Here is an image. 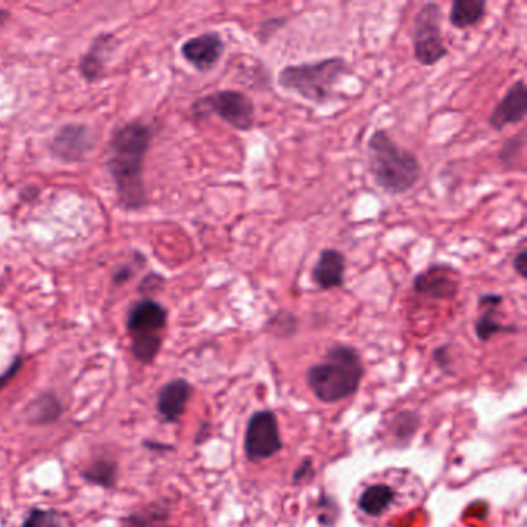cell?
<instances>
[{
	"label": "cell",
	"instance_id": "15",
	"mask_svg": "<svg viewBox=\"0 0 527 527\" xmlns=\"http://www.w3.org/2000/svg\"><path fill=\"white\" fill-rule=\"evenodd\" d=\"M504 302V297L501 294L487 293L483 294L478 300V306L483 310L477 322H475V332L479 341L487 342L490 337H494L496 332H516L513 326L501 325L500 322L495 319V313L498 306Z\"/></svg>",
	"mask_w": 527,
	"mask_h": 527
},
{
	"label": "cell",
	"instance_id": "19",
	"mask_svg": "<svg viewBox=\"0 0 527 527\" xmlns=\"http://www.w3.org/2000/svg\"><path fill=\"white\" fill-rule=\"evenodd\" d=\"M82 478L95 486H101L104 489H112L116 483L118 468L114 461L98 459L92 462L86 470H82Z\"/></svg>",
	"mask_w": 527,
	"mask_h": 527
},
{
	"label": "cell",
	"instance_id": "5",
	"mask_svg": "<svg viewBox=\"0 0 527 527\" xmlns=\"http://www.w3.org/2000/svg\"><path fill=\"white\" fill-rule=\"evenodd\" d=\"M194 114L204 118L215 114L235 131L250 132L256 124V104L245 92L218 90L195 101Z\"/></svg>",
	"mask_w": 527,
	"mask_h": 527
},
{
	"label": "cell",
	"instance_id": "13",
	"mask_svg": "<svg viewBox=\"0 0 527 527\" xmlns=\"http://www.w3.org/2000/svg\"><path fill=\"white\" fill-rule=\"evenodd\" d=\"M168 323V311L157 300L142 299L132 308L127 330L132 336H155Z\"/></svg>",
	"mask_w": 527,
	"mask_h": 527
},
{
	"label": "cell",
	"instance_id": "8",
	"mask_svg": "<svg viewBox=\"0 0 527 527\" xmlns=\"http://www.w3.org/2000/svg\"><path fill=\"white\" fill-rule=\"evenodd\" d=\"M459 272L449 263H432L416 274L412 289L433 300H455L459 293Z\"/></svg>",
	"mask_w": 527,
	"mask_h": 527
},
{
	"label": "cell",
	"instance_id": "7",
	"mask_svg": "<svg viewBox=\"0 0 527 527\" xmlns=\"http://www.w3.org/2000/svg\"><path fill=\"white\" fill-rule=\"evenodd\" d=\"M282 447L276 414L269 410H261L252 414L245 436L248 459L252 462L263 461L277 455Z\"/></svg>",
	"mask_w": 527,
	"mask_h": 527
},
{
	"label": "cell",
	"instance_id": "14",
	"mask_svg": "<svg viewBox=\"0 0 527 527\" xmlns=\"http://www.w3.org/2000/svg\"><path fill=\"white\" fill-rule=\"evenodd\" d=\"M191 395V386L185 379L168 382L158 393V413L161 414L166 423H177L185 414Z\"/></svg>",
	"mask_w": 527,
	"mask_h": 527
},
{
	"label": "cell",
	"instance_id": "3",
	"mask_svg": "<svg viewBox=\"0 0 527 527\" xmlns=\"http://www.w3.org/2000/svg\"><path fill=\"white\" fill-rule=\"evenodd\" d=\"M364 365L358 350L337 343L326 351L321 364L308 370V386L322 403H337L358 392Z\"/></svg>",
	"mask_w": 527,
	"mask_h": 527
},
{
	"label": "cell",
	"instance_id": "17",
	"mask_svg": "<svg viewBox=\"0 0 527 527\" xmlns=\"http://www.w3.org/2000/svg\"><path fill=\"white\" fill-rule=\"evenodd\" d=\"M395 492L386 484H375L362 492L359 498L360 511L370 516H377L392 505Z\"/></svg>",
	"mask_w": 527,
	"mask_h": 527
},
{
	"label": "cell",
	"instance_id": "6",
	"mask_svg": "<svg viewBox=\"0 0 527 527\" xmlns=\"http://www.w3.org/2000/svg\"><path fill=\"white\" fill-rule=\"evenodd\" d=\"M413 56L423 67H433L449 56V49L442 38V10L435 2L419 8L414 16Z\"/></svg>",
	"mask_w": 527,
	"mask_h": 527
},
{
	"label": "cell",
	"instance_id": "20",
	"mask_svg": "<svg viewBox=\"0 0 527 527\" xmlns=\"http://www.w3.org/2000/svg\"><path fill=\"white\" fill-rule=\"evenodd\" d=\"M163 345L161 334L155 336H132V353L136 360L141 364H150L159 353V348Z\"/></svg>",
	"mask_w": 527,
	"mask_h": 527
},
{
	"label": "cell",
	"instance_id": "25",
	"mask_svg": "<svg viewBox=\"0 0 527 527\" xmlns=\"http://www.w3.org/2000/svg\"><path fill=\"white\" fill-rule=\"evenodd\" d=\"M512 267L515 269L516 274L522 278L527 277V250H522L512 261Z\"/></svg>",
	"mask_w": 527,
	"mask_h": 527
},
{
	"label": "cell",
	"instance_id": "4",
	"mask_svg": "<svg viewBox=\"0 0 527 527\" xmlns=\"http://www.w3.org/2000/svg\"><path fill=\"white\" fill-rule=\"evenodd\" d=\"M350 73L347 59L332 56L323 59L291 64L278 73V86L315 105L330 103L334 88Z\"/></svg>",
	"mask_w": 527,
	"mask_h": 527
},
{
	"label": "cell",
	"instance_id": "10",
	"mask_svg": "<svg viewBox=\"0 0 527 527\" xmlns=\"http://www.w3.org/2000/svg\"><path fill=\"white\" fill-rule=\"evenodd\" d=\"M527 114V87L522 79L513 82L500 103L495 105L487 124L495 132H501L509 125L522 124Z\"/></svg>",
	"mask_w": 527,
	"mask_h": 527
},
{
	"label": "cell",
	"instance_id": "11",
	"mask_svg": "<svg viewBox=\"0 0 527 527\" xmlns=\"http://www.w3.org/2000/svg\"><path fill=\"white\" fill-rule=\"evenodd\" d=\"M347 257L336 248H325L311 269V280L321 291L343 288L345 286Z\"/></svg>",
	"mask_w": 527,
	"mask_h": 527
},
{
	"label": "cell",
	"instance_id": "22",
	"mask_svg": "<svg viewBox=\"0 0 527 527\" xmlns=\"http://www.w3.org/2000/svg\"><path fill=\"white\" fill-rule=\"evenodd\" d=\"M60 516L55 511L33 509L30 511L23 527H59Z\"/></svg>",
	"mask_w": 527,
	"mask_h": 527
},
{
	"label": "cell",
	"instance_id": "23",
	"mask_svg": "<svg viewBox=\"0 0 527 527\" xmlns=\"http://www.w3.org/2000/svg\"><path fill=\"white\" fill-rule=\"evenodd\" d=\"M286 23V17H272L261 23L259 28V39L261 42H267L268 39H271L272 34L277 33L280 28L285 27L283 23Z\"/></svg>",
	"mask_w": 527,
	"mask_h": 527
},
{
	"label": "cell",
	"instance_id": "24",
	"mask_svg": "<svg viewBox=\"0 0 527 527\" xmlns=\"http://www.w3.org/2000/svg\"><path fill=\"white\" fill-rule=\"evenodd\" d=\"M21 367H23V359H21V358H16V360L13 362L12 367H10L4 375H0V390H2L4 386H8V384L16 377L17 373L21 370Z\"/></svg>",
	"mask_w": 527,
	"mask_h": 527
},
{
	"label": "cell",
	"instance_id": "9",
	"mask_svg": "<svg viewBox=\"0 0 527 527\" xmlns=\"http://www.w3.org/2000/svg\"><path fill=\"white\" fill-rule=\"evenodd\" d=\"M226 50L222 34L207 32L195 38L187 39L181 45V55L194 68L202 73L211 71L218 66Z\"/></svg>",
	"mask_w": 527,
	"mask_h": 527
},
{
	"label": "cell",
	"instance_id": "1",
	"mask_svg": "<svg viewBox=\"0 0 527 527\" xmlns=\"http://www.w3.org/2000/svg\"><path fill=\"white\" fill-rule=\"evenodd\" d=\"M150 131L138 121L121 125L110 142V174L114 177L121 206L127 211L141 209L147 203L142 181V164L149 146Z\"/></svg>",
	"mask_w": 527,
	"mask_h": 527
},
{
	"label": "cell",
	"instance_id": "21",
	"mask_svg": "<svg viewBox=\"0 0 527 527\" xmlns=\"http://www.w3.org/2000/svg\"><path fill=\"white\" fill-rule=\"evenodd\" d=\"M524 133L526 132H520L518 135L512 136V138H509L501 146L500 152H498V159H500L501 166H504L505 168H513V164L516 163V159L522 157L524 141H526Z\"/></svg>",
	"mask_w": 527,
	"mask_h": 527
},
{
	"label": "cell",
	"instance_id": "2",
	"mask_svg": "<svg viewBox=\"0 0 527 527\" xmlns=\"http://www.w3.org/2000/svg\"><path fill=\"white\" fill-rule=\"evenodd\" d=\"M368 172L377 189L388 195H404L423 178V166L412 150L399 146L382 129L371 133L367 142Z\"/></svg>",
	"mask_w": 527,
	"mask_h": 527
},
{
	"label": "cell",
	"instance_id": "26",
	"mask_svg": "<svg viewBox=\"0 0 527 527\" xmlns=\"http://www.w3.org/2000/svg\"><path fill=\"white\" fill-rule=\"evenodd\" d=\"M152 526V522H149L146 516L138 515V513H133V515L127 516L124 522H123V527H149Z\"/></svg>",
	"mask_w": 527,
	"mask_h": 527
},
{
	"label": "cell",
	"instance_id": "12",
	"mask_svg": "<svg viewBox=\"0 0 527 527\" xmlns=\"http://www.w3.org/2000/svg\"><path fill=\"white\" fill-rule=\"evenodd\" d=\"M92 147V132L86 125L79 124L60 127L51 141V152L68 163L82 159Z\"/></svg>",
	"mask_w": 527,
	"mask_h": 527
},
{
	"label": "cell",
	"instance_id": "18",
	"mask_svg": "<svg viewBox=\"0 0 527 527\" xmlns=\"http://www.w3.org/2000/svg\"><path fill=\"white\" fill-rule=\"evenodd\" d=\"M62 405L53 395H42L39 396L27 410L28 419L33 424H50L59 418Z\"/></svg>",
	"mask_w": 527,
	"mask_h": 527
},
{
	"label": "cell",
	"instance_id": "16",
	"mask_svg": "<svg viewBox=\"0 0 527 527\" xmlns=\"http://www.w3.org/2000/svg\"><path fill=\"white\" fill-rule=\"evenodd\" d=\"M487 16L486 0H455L449 13V23L457 30L477 27Z\"/></svg>",
	"mask_w": 527,
	"mask_h": 527
}]
</instances>
